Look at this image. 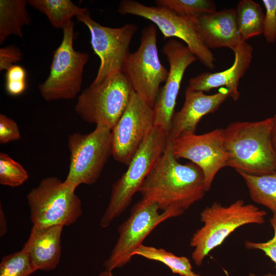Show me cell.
<instances>
[{"mask_svg": "<svg viewBox=\"0 0 276 276\" xmlns=\"http://www.w3.org/2000/svg\"><path fill=\"white\" fill-rule=\"evenodd\" d=\"M271 139L273 148L276 151V113L272 117Z\"/></svg>", "mask_w": 276, "mask_h": 276, "instance_id": "35", "label": "cell"}, {"mask_svg": "<svg viewBox=\"0 0 276 276\" xmlns=\"http://www.w3.org/2000/svg\"><path fill=\"white\" fill-rule=\"evenodd\" d=\"M67 147L70 163L64 184L74 190L82 184H94L112 155L111 130L97 125L89 133H74L68 136Z\"/></svg>", "mask_w": 276, "mask_h": 276, "instance_id": "7", "label": "cell"}, {"mask_svg": "<svg viewBox=\"0 0 276 276\" xmlns=\"http://www.w3.org/2000/svg\"><path fill=\"white\" fill-rule=\"evenodd\" d=\"M155 4L188 18L216 10L215 3L211 0H156Z\"/></svg>", "mask_w": 276, "mask_h": 276, "instance_id": "26", "label": "cell"}, {"mask_svg": "<svg viewBox=\"0 0 276 276\" xmlns=\"http://www.w3.org/2000/svg\"><path fill=\"white\" fill-rule=\"evenodd\" d=\"M180 110L175 112L168 137L174 139L184 132L195 133L197 125L205 115L215 112L230 97L229 91L221 88L213 95L192 89L188 86Z\"/></svg>", "mask_w": 276, "mask_h": 276, "instance_id": "16", "label": "cell"}, {"mask_svg": "<svg viewBox=\"0 0 276 276\" xmlns=\"http://www.w3.org/2000/svg\"><path fill=\"white\" fill-rule=\"evenodd\" d=\"M7 223L4 211L0 204V237H3L7 232Z\"/></svg>", "mask_w": 276, "mask_h": 276, "instance_id": "34", "label": "cell"}, {"mask_svg": "<svg viewBox=\"0 0 276 276\" xmlns=\"http://www.w3.org/2000/svg\"><path fill=\"white\" fill-rule=\"evenodd\" d=\"M223 134L224 129L217 128L201 134L184 132L171 139L175 157L189 159L202 170L206 192L219 171L227 167Z\"/></svg>", "mask_w": 276, "mask_h": 276, "instance_id": "13", "label": "cell"}, {"mask_svg": "<svg viewBox=\"0 0 276 276\" xmlns=\"http://www.w3.org/2000/svg\"><path fill=\"white\" fill-rule=\"evenodd\" d=\"M265 8L263 34L268 43L276 41V0H262Z\"/></svg>", "mask_w": 276, "mask_h": 276, "instance_id": "28", "label": "cell"}, {"mask_svg": "<svg viewBox=\"0 0 276 276\" xmlns=\"http://www.w3.org/2000/svg\"><path fill=\"white\" fill-rule=\"evenodd\" d=\"M18 125L12 119L4 114H0V143L5 144L20 138Z\"/></svg>", "mask_w": 276, "mask_h": 276, "instance_id": "30", "label": "cell"}, {"mask_svg": "<svg viewBox=\"0 0 276 276\" xmlns=\"http://www.w3.org/2000/svg\"><path fill=\"white\" fill-rule=\"evenodd\" d=\"M29 178L25 168L8 154L0 153V183L15 188L22 185Z\"/></svg>", "mask_w": 276, "mask_h": 276, "instance_id": "27", "label": "cell"}, {"mask_svg": "<svg viewBox=\"0 0 276 276\" xmlns=\"http://www.w3.org/2000/svg\"><path fill=\"white\" fill-rule=\"evenodd\" d=\"M99 276H114V275L112 274V271L105 270V271L101 272L99 274Z\"/></svg>", "mask_w": 276, "mask_h": 276, "instance_id": "36", "label": "cell"}, {"mask_svg": "<svg viewBox=\"0 0 276 276\" xmlns=\"http://www.w3.org/2000/svg\"><path fill=\"white\" fill-rule=\"evenodd\" d=\"M118 11L121 15H135L151 21L165 38L182 40L204 65L210 69L214 68V54L203 43L189 18L165 7L146 6L134 0L121 1Z\"/></svg>", "mask_w": 276, "mask_h": 276, "instance_id": "11", "label": "cell"}, {"mask_svg": "<svg viewBox=\"0 0 276 276\" xmlns=\"http://www.w3.org/2000/svg\"><path fill=\"white\" fill-rule=\"evenodd\" d=\"M233 52L235 59L230 67L219 72L201 73L190 79L188 86L193 90L202 92L224 87L229 91L230 98L237 101L240 96L239 81L250 67L253 48L246 41L242 40Z\"/></svg>", "mask_w": 276, "mask_h": 276, "instance_id": "18", "label": "cell"}, {"mask_svg": "<svg viewBox=\"0 0 276 276\" xmlns=\"http://www.w3.org/2000/svg\"><path fill=\"white\" fill-rule=\"evenodd\" d=\"M197 276H200L199 274H198Z\"/></svg>", "mask_w": 276, "mask_h": 276, "instance_id": "38", "label": "cell"}, {"mask_svg": "<svg viewBox=\"0 0 276 276\" xmlns=\"http://www.w3.org/2000/svg\"><path fill=\"white\" fill-rule=\"evenodd\" d=\"M74 26L72 21L62 29V40L53 53L49 75L38 85L41 97L47 101L73 99L81 90L89 56L74 49Z\"/></svg>", "mask_w": 276, "mask_h": 276, "instance_id": "8", "label": "cell"}, {"mask_svg": "<svg viewBox=\"0 0 276 276\" xmlns=\"http://www.w3.org/2000/svg\"><path fill=\"white\" fill-rule=\"evenodd\" d=\"M75 192L57 177L42 179L27 195L31 222L43 227L74 223L82 214Z\"/></svg>", "mask_w": 276, "mask_h": 276, "instance_id": "6", "label": "cell"}, {"mask_svg": "<svg viewBox=\"0 0 276 276\" xmlns=\"http://www.w3.org/2000/svg\"><path fill=\"white\" fill-rule=\"evenodd\" d=\"M148 260L161 262L167 266L171 271L180 276H197L192 270V267L188 258L177 256L163 248L152 246H140L133 253Z\"/></svg>", "mask_w": 276, "mask_h": 276, "instance_id": "24", "label": "cell"}, {"mask_svg": "<svg viewBox=\"0 0 276 276\" xmlns=\"http://www.w3.org/2000/svg\"><path fill=\"white\" fill-rule=\"evenodd\" d=\"M23 54L20 49L9 45L0 49V71H7L22 60Z\"/></svg>", "mask_w": 276, "mask_h": 276, "instance_id": "31", "label": "cell"}, {"mask_svg": "<svg viewBox=\"0 0 276 276\" xmlns=\"http://www.w3.org/2000/svg\"><path fill=\"white\" fill-rule=\"evenodd\" d=\"M27 88L26 80L6 81V93L11 96H18L22 94Z\"/></svg>", "mask_w": 276, "mask_h": 276, "instance_id": "32", "label": "cell"}, {"mask_svg": "<svg viewBox=\"0 0 276 276\" xmlns=\"http://www.w3.org/2000/svg\"><path fill=\"white\" fill-rule=\"evenodd\" d=\"M266 212L252 204L238 199L228 206L214 202L200 213L203 225L192 235L190 245L194 248L192 258L200 266L209 253L220 245L239 227L249 224H262Z\"/></svg>", "mask_w": 276, "mask_h": 276, "instance_id": "3", "label": "cell"}, {"mask_svg": "<svg viewBox=\"0 0 276 276\" xmlns=\"http://www.w3.org/2000/svg\"><path fill=\"white\" fill-rule=\"evenodd\" d=\"M189 18L210 50L227 48L233 51L243 40L237 27L235 9L202 13Z\"/></svg>", "mask_w": 276, "mask_h": 276, "instance_id": "17", "label": "cell"}, {"mask_svg": "<svg viewBox=\"0 0 276 276\" xmlns=\"http://www.w3.org/2000/svg\"><path fill=\"white\" fill-rule=\"evenodd\" d=\"M265 13L260 5L252 0L240 1L235 9V20L243 40L263 34Z\"/></svg>", "mask_w": 276, "mask_h": 276, "instance_id": "22", "label": "cell"}, {"mask_svg": "<svg viewBox=\"0 0 276 276\" xmlns=\"http://www.w3.org/2000/svg\"><path fill=\"white\" fill-rule=\"evenodd\" d=\"M237 172L244 180L251 199L276 213V171L262 175Z\"/></svg>", "mask_w": 276, "mask_h": 276, "instance_id": "23", "label": "cell"}, {"mask_svg": "<svg viewBox=\"0 0 276 276\" xmlns=\"http://www.w3.org/2000/svg\"><path fill=\"white\" fill-rule=\"evenodd\" d=\"M154 122L153 108L133 90L127 107L111 130L114 159L128 166Z\"/></svg>", "mask_w": 276, "mask_h": 276, "instance_id": "14", "label": "cell"}, {"mask_svg": "<svg viewBox=\"0 0 276 276\" xmlns=\"http://www.w3.org/2000/svg\"><path fill=\"white\" fill-rule=\"evenodd\" d=\"M63 226L43 227L33 225L29 238L23 246L37 271L55 269L61 257V236Z\"/></svg>", "mask_w": 276, "mask_h": 276, "instance_id": "19", "label": "cell"}, {"mask_svg": "<svg viewBox=\"0 0 276 276\" xmlns=\"http://www.w3.org/2000/svg\"><path fill=\"white\" fill-rule=\"evenodd\" d=\"M133 91L125 74L116 73L100 84L83 90L74 110L85 122L111 130L127 107Z\"/></svg>", "mask_w": 276, "mask_h": 276, "instance_id": "5", "label": "cell"}, {"mask_svg": "<svg viewBox=\"0 0 276 276\" xmlns=\"http://www.w3.org/2000/svg\"><path fill=\"white\" fill-rule=\"evenodd\" d=\"M168 135L154 126L131 159L126 171L112 186L108 205L100 220V226L107 227L125 211L134 194L164 152Z\"/></svg>", "mask_w": 276, "mask_h": 276, "instance_id": "4", "label": "cell"}, {"mask_svg": "<svg viewBox=\"0 0 276 276\" xmlns=\"http://www.w3.org/2000/svg\"><path fill=\"white\" fill-rule=\"evenodd\" d=\"M26 0L0 1V44L10 35L21 37L22 30L31 23Z\"/></svg>", "mask_w": 276, "mask_h": 276, "instance_id": "20", "label": "cell"}, {"mask_svg": "<svg viewBox=\"0 0 276 276\" xmlns=\"http://www.w3.org/2000/svg\"><path fill=\"white\" fill-rule=\"evenodd\" d=\"M247 276H260V275H258L255 273H250L248 274ZM262 276H276V274H273V273H268L267 274H264L263 275H262Z\"/></svg>", "mask_w": 276, "mask_h": 276, "instance_id": "37", "label": "cell"}, {"mask_svg": "<svg viewBox=\"0 0 276 276\" xmlns=\"http://www.w3.org/2000/svg\"><path fill=\"white\" fill-rule=\"evenodd\" d=\"M159 210L156 203L142 200L132 206L130 216L118 227V239L103 263L105 270L112 271L130 262L134 252L158 225L169 218L181 215L185 211L178 208L162 213Z\"/></svg>", "mask_w": 276, "mask_h": 276, "instance_id": "9", "label": "cell"}, {"mask_svg": "<svg viewBox=\"0 0 276 276\" xmlns=\"http://www.w3.org/2000/svg\"><path fill=\"white\" fill-rule=\"evenodd\" d=\"M162 52L167 58L169 70L165 84L160 88L153 107L154 126L169 135L185 72L197 58L186 44L174 38L169 39L164 44Z\"/></svg>", "mask_w": 276, "mask_h": 276, "instance_id": "15", "label": "cell"}, {"mask_svg": "<svg viewBox=\"0 0 276 276\" xmlns=\"http://www.w3.org/2000/svg\"><path fill=\"white\" fill-rule=\"evenodd\" d=\"M28 3L43 13L55 28L63 29L77 17L88 11L85 8L75 5L70 0H29Z\"/></svg>", "mask_w": 276, "mask_h": 276, "instance_id": "21", "label": "cell"}, {"mask_svg": "<svg viewBox=\"0 0 276 276\" xmlns=\"http://www.w3.org/2000/svg\"><path fill=\"white\" fill-rule=\"evenodd\" d=\"M273 228L274 235L273 237L264 242H255L245 241L244 246L247 249H258L264 252L275 264L276 266V213H272L269 220Z\"/></svg>", "mask_w": 276, "mask_h": 276, "instance_id": "29", "label": "cell"}, {"mask_svg": "<svg viewBox=\"0 0 276 276\" xmlns=\"http://www.w3.org/2000/svg\"><path fill=\"white\" fill-rule=\"evenodd\" d=\"M35 271L27 251L23 247L2 258L0 276H30Z\"/></svg>", "mask_w": 276, "mask_h": 276, "instance_id": "25", "label": "cell"}, {"mask_svg": "<svg viewBox=\"0 0 276 276\" xmlns=\"http://www.w3.org/2000/svg\"><path fill=\"white\" fill-rule=\"evenodd\" d=\"M139 192L141 200L155 202L163 211L173 208L188 209L206 192L202 170L192 162L182 164L175 157L168 137L165 150L152 168Z\"/></svg>", "mask_w": 276, "mask_h": 276, "instance_id": "1", "label": "cell"}, {"mask_svg": "<svg viewBox=\"0 0 276 276\" xmlns=\"http://www.w3.org/2000/svg\"><path fill=\"white\" fill-rule=\"evenodd\" d=\"M123 73L134 91L154 107L160 89L165 82L168 70L160 62L157 48V27L150 24L141 31L138 49L125 60Z\"/></svg>", "mask_w": 276, "mask_h": 276, "instance_id": "10", "label": "cell"}, {"mask_svg": "<svg viewBox=\"0 0 276 276\" xmlns=\"http://www.w3.org/2000/svg\"><path fill=\"white\" fill-rule=\"evenodd\" d=\"M272 117L256 121H236L224 129L227 167L254 175L276 171V151L271 139Z\"/></svg>", "mask_w": 276, "mask_h": 276, "instance_id": "2", "label": "cell"}, {"mask_svg": "<svg viewBox=\"0 0 276 276\" xmlns=\"http://www.w3.org/2000/svg\"><path fill=\"white\" fill-rule=\"evenodd\" d=\"M77 18L89 29L92 49L100 60L96 77L90 85H97L110 75L123 72L125 60L130 53L131 41L137 26L133 24L119 28L104 26L93 20L89 11Z\"/></svg>", "mask_w": 276, "mask_h": 276, "instance_id": "12", "label": "cell"}, {"mask_svg": "<svg viewBox=\"0 0 276 276\" xmlns=\"http://www.w3.org/2000/svg\"><path fill=\"white\" fill-rule=\"evenodd\" d=\"M26 77L25 68L19 65H14L6 71V81L26 80Z\"/></svg>", "mask_w": 276, "mask_h": 276, "instance_id": "33", "label": "cell"}]
</instances>
